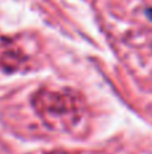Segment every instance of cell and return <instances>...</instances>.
<instances>
[{
	"label": "cell",
	"mask_w": 152,
	"mask_h": 154,
	"mask_svg": "<svg viewBox=\"0 0 152 154\" xmlns=\"http://www.w3.org/2000/svg\"><path fill=\"white\" fill-rule=\"evenodd\" d=\"M147 16L152 20V8H148L147 10Z\"/></svg>",
	"instance_id": "obj_1"
}]
</instances>
